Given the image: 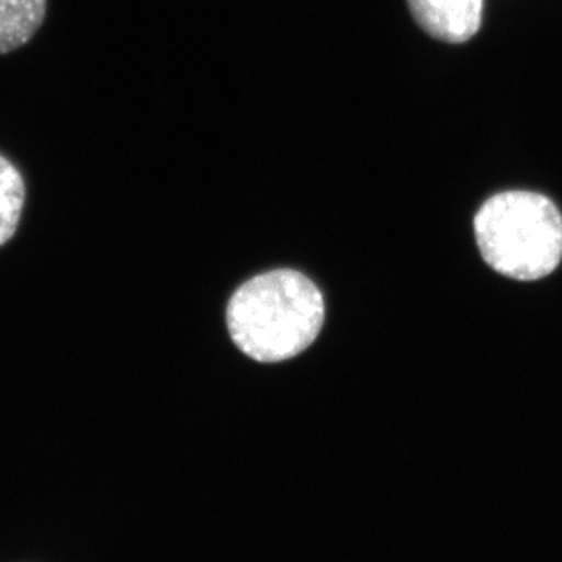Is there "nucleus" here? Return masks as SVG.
I'll return each instance as SVG.
<instances>
[{"mask_svg": "<svg viewBox=\"0 0 562 562\" xmlns=\"http://www.w3.org/2000/svg\"><path fill=\"white\" fill-rule=\"evenodd\" d=\"M48 13V0H0V55L30 43Z\"/></svg>", "mask_w": 562, "mask_h": 562, "instance_id": "4", "label": "nucleus"}, {"mask_svg": "<svg viewBox=\"0 0 562 562\" xmlns=\"http://www.w3.org/2000/svg\"><path fill=\"white\" fill-rule=\"evenodd\" d=\"M476 247L493 271L517 281L550 277L562 261V214L530 190L495 194L476 212Z\"/></svg>", "mask_w": 562, "mask_h": 562, "instance_id": "2", "label": "nucleus"}, {"mask_svg": "<svg viewBox=\"0 0 562 562\" xmlns=\"http://www.w3.org/2000/svg\"><path fill=\"white\" fill-rule=\"evenodd\" d=\"M318 286L291 269L266 272L234 292L227 308L231 338L256 362H285L305 351L324 327Z\"/></svg>", "mask_w": 562, "mask_h": 562, "instance_id": "1", "label": "nucleus"}, {"mask_svg": "<svg viewBox=\"0 0 562 562\" xmlns=\"http://www.w3.org/2000/svg\"><path fill=\"white\" fill-rule=\"evenodd\" d=\"M26 200V184L19 168L0 156V247L15 236Z\"/></svg>", "mask_w": 562, "mask_h": 562, "instance_id": "5", "label": "nucleus"}, {"mask_svg": "<svg viewBox=\"0 0 562 562\" xmlns=\"http://www.w3.org/2000/svg\"><path fill=\"white\" fill-rule=\"evenodd\" d=\"M407 5L429 37L448 44L471 41L484 19V0H407Z\"/></svg>", "mask_w": 562, "mask_h": 562, "instance_id": "3", "label": "nucleus"}]
</instances>
